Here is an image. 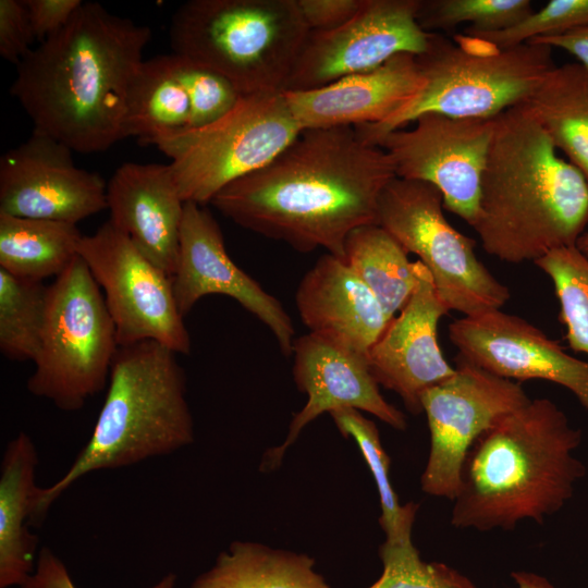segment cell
Instances as JSON below:
<instances>
[{"label": "cell", "mask_w": 588, "mask_h": 588, "mask_svg": "<svg viewBox=\"0 0 588 588\" xmlns=\"http://www.w3.org/2000/svg\"><path fill=\"white\" fill-rule=\"evenodd\" d=\"M394 177L388 154L355 127L309 128L210 204L237 225L297 252L322 247L342 259L348 234L377 224L380 195Z\"/></svg>", "instance_id": "obj_1"}, {"label": "cell", "mask_w": 588, "mask_h": 588, "mask_svg": "<svg viewBox=\"0 0 588 588\" xmlns=\"http://www.w3.org/2000/svg\"><path fill=\"white\" fill-rule=\"evenodd\" d=\"M150 38L148 26L84 2L16 65L10 91L33 131L74 152L106 151L125 138L128 91Z\"/></svg>", "instance_id": "obj_2"}, {"label": "cell", "mask_w": 588, "mask_h": 588, "mask_svg": "<svg viewBox=\"0 0 588 588\" xmlns=\"http://www.w3.org/2000/svg\"><path fill=\"white\" fill-rule=\"evenodd\" d=\"M556 150L520 106L494 118L473 224L487 254L535 262L576 246L588 225V182Z\"/></svg>", "instance_id": "obj_3"}, {"label": "cell", "mask_w": 588, "mask_h": 588, "mask_svg": "<svg viewBox=\"0 0 588 588\" xmlns=\"http://www.w3.org/2000/svg\"><path fill=\"white\" fill-rule=\"evenodd\" d=\"M581 431L549 399L504 415L470 446L453 500L451 525L478 531L542 524L573 497L586 467L574 456Z\"/></svg>", "instance_id": "obj_4"}, {"label": "cell", "mask_w": 588, "mask_h": 588, "mask_svg": "<svg viewBox=\"0 0 588 588\" xmlns=\"http://www.w3.org/2000/svg\"><path fill=\"white\" fill-rule=\"evenodd\" d=\"M176 353L155 342L119 346L91 436L66 473L37 488L32 524L85 475L171 454L194 441L186 381Z\"/></svg>", "instance_id": "obj_5"}, {"label": "cell", "mask_w": 588, "mask_h": 588, "mask_svg": "<svg viewBox=\"0 0 588 588\" xmlns=\"http://www.w3.org/2000/svg\"><path fill=\"white\" fill-rule=\"evenodd\" d=\"M310 30L297 0H189L173 13V53L228 77L242 95L283 90Z\"/></svg>", "instance_id": "obj_6"}, {"label": "cell", "mask_w": 588, "mask_h": 588, "mask_svg": "<svg viewBox=\"0 0 588 588\" xmlns=\"http://www.w3.org/2000/svg\"><path fill=\"white\" fill-rule=\"evenodd\" d=\"M424 85L416 97L387 121L355 127L377 143L428 112L454 118H494L518 107L556 65L552 48L525 42L506 49L475 50L440 33H430L416 56Z\"/></svg>", "instance_id": "obj_7"}, {"label": "cell", "mask_w": 588, "mask_h": 588, "mask_svg": "<svg viewBox=\"0 0 588 588\" xmlns=\"http://www.w3.org/2000/svg\"><path fill=\"white\" fill-rule=\"evenodd\" d=\"M118 348L103 294L78 256L47 289L41 342L27 390L62 411H78L108 384Z\"/></svg>", "instance_id": "obj_8"}, {"label": "cell", "mask_w": 588, "mask_h": 588, "mask_svg": "<svg viewBox=\"0 0 588 588\" xmlns=\"http://www.w3.org/2000/svg\"><path fill=\"white\" fill-rule=\"evenodd\" d=\"M283 90L243 95L224 117L156 143L171 162L184 203L201 206L230 183L265 167L301 134Z\"/></svg>", "instance_id": "obj_9"}, {"label": "cell", "mask_w": 588, "mask_h": 588, "mask_svg": "<svg viewBox=\"0 0 588 588\" xmlns=\"http://www.w3.org/2000/svg\"><path fill=\"white\" fill-rule=\"evenodd\" d=\"M443 208L436 186L395 176L380 195L377 224L419 258L449 310L474 316L500 309L510 290L479 260L474 240L446 220Z\"/></svg>", "instance_id": "obj_10"}, {"label": "cell", "mask_w": 588, "mask_h": 588, "mask_svg": "<svg viewBox=\"0 0 588 588\" xmlns=\"http://www.w3.org/2000/svg\"><path fill=\"white\" fill-rule=\"evenodd\" d=\"M78 254L103 292L119 346L158 342L176 354L191 353L172 277L151 262L109 220L83 235Z\"/></svg>", "instance_id": "obj_11"}, {"label": "cell", "mask_w": 588, "mask_h": 588, "mask_svg": "<svg viewBox=\"0 0 588 588\" xmlns=\"http://www.w3.org/2000/svg\"><path fill=\"white\" fill-rule=\"evenodd\" d=\"M529 401L519 382L457 356L454 373L426 390L420 399L430 431L429 456L420 479L422 491L453 501L465 457L476 439Z\"/></svg>", "instance_id": "obj_12"}, {"label": "cell", "mask_w": 588, "mask_h": 588, "mask_svg": "<svg viewBox=\"0 0 588 588\" xmlns=\"http://www.w3.org/2000/svg\"><path fill=\"white\" fill-rule=\"evenodd\" d=\"M494 118L428 112L418 117L413 127L392 131L376 145L390 157L396 177L436 186L443 196V207L473 226Z\"/></svg>", "instance_id": "obj_13"}, {"label": "cell", "mask_w": 588, "mask_h": 588, "mask_svg": "<svg viewBox=\"0 0 588 588\" xmlns=\"http://www.w3.org/2000/svg\"><path fill=\"white\" fill-rule=\"evenodd\" d=\"M421 0H363L342 26L310 32L283 90H309L381 66L400 53L418 56L430 33L417 21Z\"/></svg>", "instance_id": "obj_14"}, {"label": "cell", "mask_w": 588, "mask_h": 588, "mask_svg": "<svg viewBox=\"0 0 588 588\" xmlns=\"http://www.w3.org/2000/svg\"><path fill=\"white\" fill-rule=\"evenodd\" d=\"M71 148L33 131L0 159V212L72 224L107 209V184Z\"/></svg>", "instance_id": "obj_15"}, {"label": "cell", "mask_w": 588, "mask_h": 588, "mask_svg": "<svg viewBox=\"0 0 588 588\" xmlns=\"http://www.w3.org/2000/svg\"><path fill=\"white\" fill-rule=\"evenodd\" d=\"M449 338L460 357L490 373L560 384L588 411V362L566 354L525 319L500 309L464 316L450 323Z\"/></svg>", "instance_id": "obj_16"}, {"label": "cell", "mask_w": 588, "mask_h": 588, "mask_svg": "<svg viewBox=\"0 0 588 588\" xmlns=\"http://www.w3.org/2000/svg\"><path fill=\"white\" fill-rule=\"evenodd\" d=\"M172 282L183 317L201 297L226 295L271 330L285 356L292 354L295 330L291 317L274 296L233 262L218 222L201 205L185 203Z\"/></svg>", "instance_id": "obj_17"}, {"label": "cell", "mask_w": 588, "mask_h": 588, "mask_svg": "<svg viewBox=\"0 0 588 588\" xmlns=\"http://www.w3.org/2000/svg\"><path fill=\"white\" fill-rule=\"evenodd\" d=\"M292 354L294 381L307 402L294 415L284 442L266 454L262 467L275 468L309 422L339 408L364 411L394 429H406L404 414L380 393L366 354L314 332L295 339Z\"/></svg>", "instance_id": "obj_18"}, {"label": "cell", "mask_w": 588, "mask_h": 588, "mask_svg": "<svg viewBox=\"0 0 588 588\" xmlns=\"http://www.w3.org/2000/svg\"><path fill=\"white\" fill-rule=\"evenodd\" d=\"M417 284L397 317L392 318L367 354L378 384L395 392L413 414L422 412L420 399L429 388L454 373L438 342V323L449 309L438 295L431 274L415 261Z\"/></svg>", "instance_id": "obj_19"}, {"label": "cell", "mask_w": 588, "mask_h": 588, "mask_svg": "<svg viewBox=\"0 0 588 588\" xmlns=\"http://www.w3.org/2000/svg\"><path fill=\"white\" fill-rule=\"evenodd\" d=\"M416 56L400 53L381 66L309 90H283L302 130L380 124L420 91Z\"/></svg>", "instance_id": "obj_20"}, {"label": "cell", "mask_w": 588, "mask_h": 588, "mask_svg": "<svg viewBox=\"0 0 588 588\" xmlns=\"http://www.w3.org/2000/svg\"><path fill=\"white\" fill-rule=\"evenodd\" d=\"M109 221L169 275L176 269L185 203L170 164L125 162L107 183Z\"/></svg>", "instance_id": "obj_21"}, {"label": "cell", "mask_w": 588, "mask_h": 588, "mask_svg": "<svg viewBox=\"0 0 588 588\" xmlns=\"http://www.w3.org/2000/svg\"><path fill=\"white\" fill-rule=\"evenodd\" d=\"M301 320L310 330L368 354L389 320L373 293L331 254L303 277L295 295Z\"/></svg>", "instance_id": "obj_22"}, {"label": "cell", "mask_w": 588, "mask_h": 588, "mask_svg": "<svg viewBox=\"0 0 588 588\" xmlns=\"http://www.w3.org/2000/svg\"><path fill=\"white\" fill-rule=\"evenodd\" d=\"M37 464L36 446L26 432L7 444L0 468V588L21 587L36 566L38 538L28 524Z\"/></svg>", "instance_id": "obj_23"}, {"label": "cell", "mask_w": 588, "mask_h": 588, "mask_svg": "<svg viewBox=\"0 0 588 588\" xmlns=\"http://www.w3.org/2000/svg\"><path fill=\"white\" fill-rule=\"evenodd\" d=\"M520 107L588 182V69L555 65Z\"/></svg>", "instance_id": "obj_24"}, {"label": "cell", "mask_w": 588, "mask_h": 588, "mask_svg": "<svg viewBox=\"0 0 588 588\" xmlns=\"http://www.w3.org/2000/svg\"><path fill=\"white\" fill-rule=\"evenodd\" d=\"M189 588H331L304 553L233 541Z\"/></svg>", "instance_id": "obj_25"}, {"label": "cell", "mask_w": 588, "mask_h": 588, "mask_svg": "<svg viewBox=\"0 0 588 588\" xmlns=\"http://www.w3.org/2000/svg\"><path fill=\"white\" fill-rule=\"evenodd\" d=\"M188 95L176 73L174 54L144 60L127 96L124 137L156 145L189 127Z\"/></svg>", "instance_id": "obj_26"}, {"label": "cell", "mask_w": 588, "mask_h": 588, "mask_svg": "<svg viewBox=\"0 0 588 588\" xmlns=\"http://www.w3.org/2000/svg\"><path fill=\"white\" fill-rule=\"evenodd\" d=\"M76 224L0 212V269L30 280L59 277L79 256Z\"/></svg>", "instance_id": "obj_27"}, {"label": "cell", "mask_w": 588, "mask_h": 588, "mask_svg": "<svg viewBox=\"0 0 588 588\" xmlns=\"http://www.w3.org/2000/svg\"><path fill=\"white\" fill-rule=\"evenodd\" d=\"M342 260L373 293L389 321L416 287L415 261H409L405 249L378 224L352 231Z\"/></svg>", "instance_id": "obj_28"}, {"label": "cell", "mask_w": 588, "mask_h": 588, "mask_svg": "<svg viewBox=\"0 0 588 588\" xmlns=\"http://www.w3.org/2000/svg\"><path fill=\"white\" fill-rule=\"evenodd\" d=\"M42 281L0 269V351L15 362H34L40 347L47 307Z\"/></svg>", "instance_id": "obj_29"}, {"label": "cell", "mask_w": 588, "mask_h": 588, "mask_svg": "<svg viewBox=\"0 0 588 588\" xmlns=\"http://www.w3.org/2000/svg\"><path fill=\"white\" fill-rule=\"evenodd\" d=\"M329 414L339 431L356 441L375 479L381 506L379 524L385 534V540L396 541L412 536L418 504L409 502L401 505L391 483V460L382 446L375 422L364 417L360 411L351 407L339 408Z\"/></svg>", "instance_id": "obj_30"}, {"label": "cell", "mask_w": 588, "mask_h": 588, "mask_svg": "<svg viewBox=\"0 0 588 588\" xmlns=\"http://www.w3.org/2000/svg\"><path fill=\"white\" fill-rule=\"evenodd\" d=\"M535 265L553 283L569 347L588 355V258L571 246L548 253Z\"/></svg>", "instance_id": "obj_31"}, {"label": "cell", "mask_w": 588, "mask_h": 588, "mask_svg": "<svg viewBox=\"0 0 588 588\" xmlns=\"http://www.w3.org/2000/svg\"><path fill=\"white\" fill-rule=\"evenodd\" d=\"M529 0H421L417 14L427 33L449 32L463 23L465 36L512 27L532 13Z\"/></svg>", "instance_id": "obj_32"}, {"label": "cell", "mask_w": 588, "mask_h": 588, "mask_svg": "<svg viewBox=\"0 0 588 588\" xmlns=\"http://www.w3.org/2000/svg\"><path fill=\"white\" fill-rule=\"evenodd\" d=\"M584 26H588V0H551L512 27L465 37L500 50Z\"/></svg>", "instance_id": "obj_33"}, {"label": "cell", "mask_w": 588, "mask_h": 588, "mask_svg": "<svg viewBox=\"0 0 588 588\" xmlns=\"http://www.w3.org/2000/svg\"><path fill=\"white\" fill-rule=\"evenodd\" d=\"M174 54L176 73L188 95L191 120L188 128H197L224 117L243 96L221 73Z\"/></svg>", "instance_id": "obj_34"}, {"label": "cell", "mask_w": 588, "mask_h": 588, "mask_svg": "<svg viewBox=\"0 0 588 588\" xmlns=\"http://www.w3.org/2000/svg\"><path fill=\"white\" fill-rule=\"evenodd\" d=\"M381 576L368 588H454L443 563H426L413 544L412 536L385 540L379 548Z\"/></svg>", "instance_id": "obj_35"}, {"label": "cell", "mask_w": 588, "mask_h": 588, "mask_svg": "<svg viewBox=\"0 0 588 588\" xmlns=\"http://www.w3.org/2000/svg\"><path fill=\"white\" fill-rule=\"evenodd\" d=\"M35 35L23 0H0V54L17 65L33 49Z\"/></svg>", "instance_id": "obj_36"}, {"label": "cell", "mask_w": 588, "mask_h": 588, "mask_svg": "<svg viewBox=\"0 0 588 588\" xmlns=\"http://www.w3.org/2000/svg\"><path fill=\"white\" fill-rule=\"evenodd\" d=\"M176 575L168 573L149 588H174ZM21 588H76L64 563L49 548L44 547L37 554L34 572Z\"/></svg>", "instance_id": "obj_37"}, {"label": "cell", "mask_w": 588, "mask_h": 588, "mask_svg": "<svg viewBox=\"0 0 588 588\" xmlns=\"http://www.w3.org/2000/svg\"><path fill=\"white\" fill-rule=\"evenodd\" d=\"M39 41L61 30L84 3L82 0H23Z\"/></svg>", "instance_id": "obj_38"}, {"label": "cell", "mask_w": 588, "mask_h": 588, "mask_svg": "<svg viewBox=\"0 0 588 588\" xmlns=\"http://www.w3.org/2000/svg\"><path fill=\"white\" fill-rule=\"evenodd\" d=\"M310 32H328L350 21L363 0H297Z\"/></svg>", "instance_id": "obj_39"}, {"label": "cell", "mask_w": 588, "mask_h": 588, "mask_svg": "<svg viewBox=\"0 0 588 588\" xmlns=\"http://www.w3.org/2000/svg\"><path fill=\"white\" fill-rule=\"evenodd\" d=\"M528 42L563 49L588 69V26L578 27L561 35L540 37Z\"/></svg>", "instance_id": "obj_40"}, {"label": "cell", "mask_w": 588, "mask_h": 588, "mask_svg": "<svg viewBox=\"0 0 588 588\" xmlns=\"http://www.w3.org/2000/svg\"><path fill=\"white\" fill-rule=\"evenodd\" d=\"M444 569L450 583L454 588H476V586L464 575L444 564ZM517 588H554L543 576L525 571H517L511 574Z\"/></svg>", "instance_id": "obj_41"}, {"label": "cell", "mask_w": 588, "mask_h": 588, "mask_svg": "<svg viewBox=\"0 0 588 588\" xmlns=\"http://www.w3.org/2000/svg\"><path fill=\"white\" fill-rule=\"evenodd\" d=\"M576 247L588 258V232L578 238Z\"/></svg>", "instance_id": "obj_42"}]
</instances>
